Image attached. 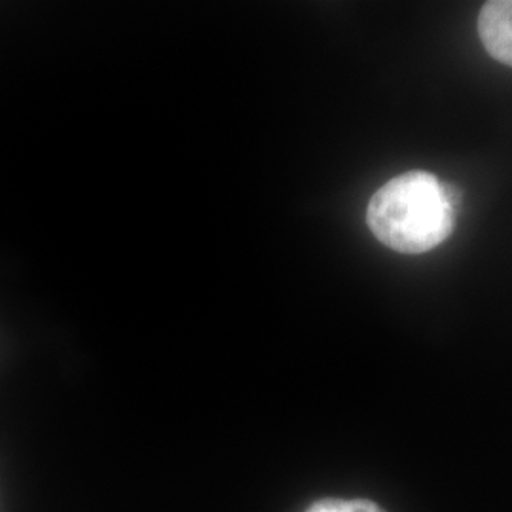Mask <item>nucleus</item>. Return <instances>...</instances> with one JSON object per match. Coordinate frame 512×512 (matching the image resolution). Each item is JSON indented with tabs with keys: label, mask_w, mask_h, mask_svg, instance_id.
<instances>
[{
	"label": "nucleus",
	"mask_w": 512,
	"mask_h": 512,
	"mask_svg": "<svg viewBox=\"0 0 512 512\" xmlns=\"http://www.w3.org/2000/svg\"><path fill=\"white\" fill-rule=\"evenodd\" d=\"M478 35L488 54L512 67V0H492L482 6Z\"/></svg>",
	"instance_id": "2"
},
{
	"label": "nucleus",
	"mask_w": 512,
	"mask_h": 512,
	"mask_svg": "<svg viewBox=\"0 0 512 512\" xmlns=\"http://www.w3.org/2000/svg\"><path fill=\"white\" fill-rule=\"evenodd\" d=\"M306 512H385L380 505L368 499H336L327 497L311 503Z\"/></svg>",
	"instance_id": "3"
},
{
	"label": "nucleus",
	"mask_w": 512,
	"mask_h": 512,
	"mask_svg": "<svg viewBox=\"0 0 512 512\" xmlns=\"http://www.w3.org/2000/svg\"><path fill=\"white\" fill-rule=\"evenodd\" d=\"M456 205L454 188L427 171H408L376 190L366 209V222L385 247L420 255L450 238Z\"/></svg>",
	"instance_id": "1"
}]
</instances>
